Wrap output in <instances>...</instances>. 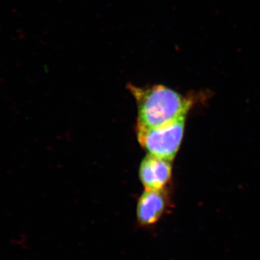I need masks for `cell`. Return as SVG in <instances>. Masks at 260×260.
<instances>
[{
  "label": "cell",
  "instance_id": "obj_1",
  "mask_svg": "<svg viewBox=\"0 0 260 260\" xmlns=\"http://www.w3.org/2000/svg\"><path fill=\"white\" fill-rule=\"evenodd\" d=\"M138 106L137 126L155 128L186 117L190 109V99L164 85L146 88L129 86Z\"/></svg>",
  "mask_w": 260,
  "mask_h": 260
},
{
  "label": "cell",
  "instance_id": "obj_2",
  "mask_svg": "<svg viewBox=\"0 0 260 260\" xmlns=\"http://www.w3.org/2000/svg\"><path fill=\"white\" fill-rule=\"evenodd\" d=\"M184 124L185 117L159 127L137 126L138 141L148 154L172 161L182 141Z\"/></svg>",
  "mask_w": 260,
  "mask_h": 260
},
{
  "label": "cell",
  "instance_id": "obj_3",
  "mask_svg": "<svg viewBox=\"0 0 260 260\" xmlns=\"http://www.w3.org/2000/svg\"><path fill=\"white\" fill-rule=\"evenodd\" d=\"M168 197L164 189H145L137 205L136 216L140 226L155 225L168 208Z\"/></svg>",
  "mask_w": 260,
  "mask_h": 260
},
{
  "label": "cell",
  "instance_id": "obj_4",
  "mask_svg": "<svg viewBox=\"0 0 260 260\" xmlns=\"http://www.w3.org/2000/svg\"><path fill=\"white\" fill-rule=\"evenodd\" d=\"M172 161L148 154L140 166L139 176L145 189H162L172 177Z\"/></svg>",
  "mask_w": 260,
  "mask_h": 260
}]
</instances>
